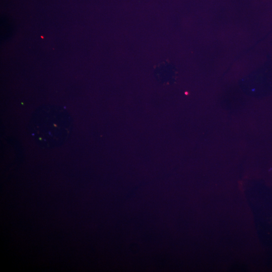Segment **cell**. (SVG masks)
I'll return each instance as SVG.
<instances>
[{
    "mask_svg": "<svg viewBox=\"0 0 272 272\" xmlns=\"http://www.w3.org/2000/svg\"><path fill=\"white\" fill-rule=\"evenodd\" d=\"M73 129L69 113L61 107L47 105L38 107L29 122L32 137L40 146L54 148L64 143Z\"/></svg>",
    "mask_w": 272,
    "mask_h": 272,
    "instance_id": "cell-1",
    "label": "cell"
}]
</instances>
